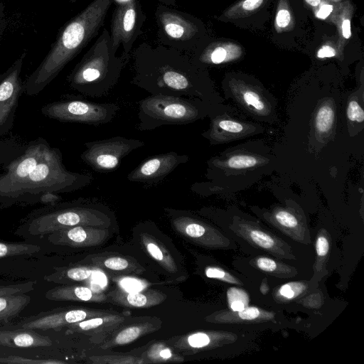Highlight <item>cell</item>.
Returning <instances> with one entry per match:
<instances>
[{"instance_id": "obj_32", "label": "cell", "mask_w": 364, "mask_h": 364, "mask_svg": "<svg viewBox=\"0 0 364 364\" xmlns=\"http://www.w3.org/2000/svg\"><path fill=\"white\" fill-rule=\"evenodd\" d=\"M257 159L251 156L239 155L230 158L227 164L232 168H244L252 167L257 164Z\"/></svg>"}, {"instance_id": "obj_9", "label": "cell", "mask_w": 364, "mask_h": 364, "mask_svg": "<svg viewBox=\"0 0 364 364\" xmlns=\"http://www.w3.org/2000/svg\"><path fill=\"white\" fill-rule=\"evenodd\" d=\"M109 36L113 50L117 53L122 46V56L129 62L134 43L143 33L142 26L146 21L139 0H114Z\"/></svg>"}, {"instance_id": "obj_21", "label": "cell", "mask_w": 364, "mask_h": 364, "mask_svg": "<svg viewBox=\"0 0 364 364\" xmlns=\"http://www.w3.org/2000/svg\"><path fill=\"white\" fill-rule=\"evenodd\" d=\"M160 327L161 325L159 323H153L151 322H144L129 326L119 331L114 336L102 344L101 347L107 349L114 346L130 343L144 335L157 331Z\"/></svg>"}, {"instance_id": "obj_4", "label": "cell", "mask_w": 364, "mask_h": 364, "mask_svg": "<svg viewBox=\"0 0 364 364\" xmlns=\"http://www.w3.org/2000/svg\"><path fill=\"white\" fill-rule=\"evenodd\" d=\"M116 53L112 49L109 33L104 28L68 75L69 86L91 97L107 95L117 83L128 63Z\"/></svg>"}, {"instance_id": "obj_44", "label": "cell", "mask_w": 364, "mask_h": 364, "mask_svg": "<svg viewBox=\"0 0 364 364\" xmlns=\"http://www.w3.org/2000/svg\"><path fill=\"white\" fill-rule=\"evenodd\" d=\"M291 16L289 12L286 9L280 10L276 17L277 25L280 28H285L290 22Z\"/></svg>"}, {"instance_id": "obj_30", "label": "cell", "mask_w": 364, "mask_h": 364, "mask_svg": "<svg viewBox=\"0 0 364 364\" xmlns=\"http://www.w3.org/2000/svg\"><path fill=\"white\" fill-rule=\"evenodd\" d=\"M92 363L101 364H136L144 363L143 358L130 355H103L90 357Z\"/></svg>"}, {"instance_id": "obj_53", "label": "cell", "mask_w": 364, "mask_h": 364, "mask_svg": "<svg viewBox=\"0 0 364 364\" xmlns=\"http://www.w3.org/2000/svg\"><path fill=\"white\" fill-rule=\"evenodd\" d=\"M333 1H338V0H333Z\"/></svg>"}, {"instance_id": "obj_50", "label": "cell", "mask_w": 364, "mask_h": 364, "mask_svg": "<svg viewBox=\"0 0 364 364\" xmlns=\"http://www.w3.org/2000/svg\"><path fill=\"white\" fill-rule=\"evenodd\" d=\"M342 33L345 38H349L351 36L350 22L348 19H346L342 23Z\"/></svg>"}, {"instance_id": "obj_41", "label": "cell", "mask_w": 364, "mask_h": 364, "mask_svg": "<svg viewBox=\"0 0 364 364\" xmlns=\"http://www.w3.org/2000/svg\"><path fill=\"white\" fill-rule=\"evenodd\" d=\"M260 312L256 307H246L243 310L238 311V316L240 318L245 320H252L259 316Z\"/></svg>"}, {"instance_id": "obj_51", "label": "cell", "mask_w": 364, "mask_h": 364, "mask_svg": "<svg viewBox=\"0 0 364 364\" xmlns=\"http://www.w3.org/2000/svg\"><path fill=\"white\" fill-rule=\"evenodd\" d=\"M305 1L312 6H317L321 2V0H305Z\"/></svg>"}, {"instance_id": "obj_24", "label": "cell", "mask_w": 364, "mask_h": 364, "mask_svg": "<svg viewBox=\"0 0 364 364\" xmlns=\"http://www.w3.org/2000/svg\"><path fill=\"white\" fill-rule=\"evenodd\" d=\"M26 146L27 143L18 136L0 139V168L20 156Z\"/></svg>"}, {"instance_id": "obj_43", "label": "cell", "mask_w": 364, "mask_h": 364, "mask_svg": "<svg viewBox=\"0 0 364 364\" xmlns=\"http://www.w3.org/2000/svg\"><path fill=\"white\" fill-rule=\"evenodd\" d=\"M316 253L318 256H325L329 250V243L323 236H319L316 243Z\"/></svg>"}, {"instance_id": "obj_18", "label": "cell", "mask_w": 364, "mask_h": 364, "mask_svg": "<svg viewBox=\"0 0 364 364\" xmlns=\"http://www.w3.org/2000/svg\"><path fill=\"white\" fill-rule=\"evenodd\" d=\"M46 298L53 301L108 302L107 294L84 286H60L50 289Z\"/></svg>"}, {"instance_id": "obj_25", "label": "cell", "mask_w": 364, "mask_h": 364, "mask_svg": "<svg viewBox=\"0 0 364 364\" xmlns=\"http://www.w3.org/2000/svg\"><path fill=\"white\" fill-rule=\"evenodd\" d=\"M92 274V270L84 266L67 267L60 269L47 279L60 284H69L74 282H80L88 279Z\"/></svg>"}, {"instance_id": "obj_29", "label": "cell", "mask_w": 364, "mask_h": 364, "mask_svg": "<svg viewBox=\"0 0 364 364\" xmlns=\"http://www.w3.org/2000/svg\"><path fill=\"white\" fill-rule=\"evenodd\" d=\"M334 120V112L328 105L319 108L316 117V127L320 132H327L332 127Z\"/></svg>"}, {"instance_id": "obj_1", "label": "cell", "mask_w": 364, "mask_h": 364, "mask_svg": "<svg viewBox=\"0 0 364 364\" xmlns=\"http://www.w3.org/2000/svg\"><path fill=\"white\" fill-rule=\"evenodd\" d=\"M132 84L151 95L207 100L211 92L206 73L191 56L161 44L144 42L132 50Z\"/></svg>"}, {"instance_id": "obj_39", "label": "cell", "mask_w": 364, "mask_h": 364, "mask_svg": "<svg viewBox=\"0 0 364 364\" xmlns=\"http://www.w3.org/2000/svg\"><path fill=\"white\" fill-rule=\"evenodd\" d=\"M243 99L247 105H252L257 110L261 111L264 109V103L255 92L251 91L245 92L243 94Z\"/></svg>"}, {"instance_id": "obj_46", "label": "cell", "mask_w": 364, "mask_h": 364, "mask_svg": "<svg viewBox=\"0 0 364 364\" xmlns=\"http://www.w3.org/2000/svg\"><path fill=\"white\" fill-rule=\"evenodd\" d=\"M333 11V6L330 4H324L316 12V16L321 19L327 18Z\"/></svg>"}, {"instance_id": "obj_22", "label": "cell", "mask_w": 364, "mask_h": 364, "mask_svg": "<svg viewBox=\"0 0 364 364\" xmlns=\"http://www.w3.org/2000/svg\"><path fill=\"white\" fill-rule=\"evenodd\" d=\"M140 240L148 254L166 271L170 273L178 271L173 258L163 244L148 233L141 234Z\"/></svg>"}, {"instance_id": "obj_2", "label": "cell", "mask_w": 364, "mask_h": 364, "mask_svg": "<svg viewBox=\"0 0 364 364\" xmlns=\"http://www.w3.org/2000/svg\"><path fill=\"white\" fill-rule=\"evenodd\" d=\"M114 0H93L58 31L50 49L24 82V93L36 95L99 34Z\"/></svg>"}, {"instance_id": "obj_28", "label": "cell", "mask_w": 364, "mask_h": 364, "mask_svg": "<svg viewBox=\"0 0 364 364\" xmlns=\"http://www.w3.org/2000/svg\"><path fill=\"white\" fill-rule=\"evenodd\" d=\"M227 296L228 304L234 311H240L248 305V296L242 289L235 287L230 288L227 292Z\"/></svg>"}, {"instance_id": "obj_26", "label": "cell", "mask_w": 364, "mask_h": 364, "mask_svg": "<svg viewBox=\"0 0 364 364\" xmlns=\"http://www.w3.org/2000/svg\"><path fill=\"white\" fill-rule=\"evenodd\" d=\"M143 356L145 357L146 363H166V362H181L183 359L174 354L169 348L162 343L152 345Z\"/></svg>"}, {"instance_id": "obj_42", "label": "cell", "mask_w": 364, "mask_h": 364, "mask_svg": "<svg viewBox=\"0 0 364 364\" xmlns=\"http://www.w3.org/2000/svg\"><path fill=\"white\" fill-rule=\"evenodd\" d=\"M295 289H296V286L294 283L287 284L281 287L279 293L287 299H291L295 297L300 292L299 290L295 291Z\"/></svg>"}, {"instance_id": "obj_10", "label": "cell", "mask_w": 364, "mask_h": 364, "mask_svg": "<svg viewBox=\"0 0 364 364\" xmlns=\"http://www.w3.org/2000/svg\"><path fill=\"white\" fill-rule=\"evenodd\" d=\"M81 159L93 170L106 173L117 168L122 159L135 149L145 146L137 139L113 136L85 143Z\"/></svg>"}, {"instance_id": "obj_40", "label": "cell", "mask_w": 364, "mask_h": 364, "mask_svg": "<svg viewBox=\"0 0 364 364\" xmlns=\"http://www.w3.org/2000/svg\"><path fill=\"white\" fill-rule=\"evenodd\" d=\"M258 267L265 272H273L277 268L276 262L267 257H260L257 260Z\"/></svg>"}, {"instance_id": "obj_17", "label": "cell", "mask_w": 364, "mask_h": 364, "mask_svg": "<svg viewBox=\"0 0 364 364\" xmlns=\"http://www.w3.org/2000/svg\"><path fill=\"white\" fill-rule=\"evenodd\" d=\"M107 296L109 302L129 308H149L164 302L167 298L165 293L155 289L136 291L116 289Z\"/></svg>"}, {"instance_id": "obj_38", "label": "cell", "mask_w": 364, "mask_h": 364, "mask_svg": "<svg viewBox=\"0 0 364 364\" xmlns=\"http://www.w3.org/2000/svg\"><path fill=\"white\" fill-rule=\"evenodd\" d=\"M122 289L127 291H141L144 289V284L138 279L133 278H125L119 282Z\"/></svg>"}, {"instance_id": "obj_23", "label": "cell", "mask_w": 364, "mask_h": 364, "mask_svg": "<svg viewBox=\"0 0 364 364\" xmlns=\"http://www.w3.org/2000/svg\"><path fill=\"white\" fill-rule=\"evenodd\" d=\"M30 301L31 297L24 293L0 296V322L7 321L18 315Z\"/></svg>"}, {"instance_id": "obj_52", "label": "cell", "mask_w": 364, "mask_h": 364, "mask_svg": "<svg viewBox=\"0 0 364 364\" xmlns=\"http://www.w3.org/2000/svg\"><path fill=\"white\" fill-rule=\"evenodd\" d=\"M78 0H69V1L70 3H75L76 1H77Z\"/></svg>"}, {"instance_id": "obj_14", "label": "cell", "mask_w": 364, "mask_h": 364, "mask_svg": "<svg viewBox=\"0 0 364 364\" xmlns=\"http://www.w3.org/2000/svg\"><path fill=\"white\" fill-rule=\"evenodd\" d=\"M108 236L107 228L80 225L55 231L48 240L55 245L87 247L101 245Z\"/></svg>"}, {"instance_id": "obj_34", "label": "cell", "mask_w": 364, "mask_h": 364, "mask_svg": "<svg viewBox=\"0 0 364 364\" xmlns=\"http://www.w3.org/2000/svg\"><path fill=\"white\" fill-rule=\"evenodd\" d=\"M33 282L21 284H12L9 286H0V296L14 294L25 293L33 289Z\"/></svg>"}, {"instance_id": "obj_8", "label": "cell", "mask_w": 364, "mask_h": 364, "mask_svg": "<svg viewBox=\"0 0 364 364\" xmlns=\"http://www.w3.org/2000/svg\"><path fill=\"white\" fill-rule=\"evenodd\" d=\"M119 110L116 103H97L77 98H64L41 108L45 117L64 122L100 125L110 122Z\"/></svg>"}, {"instance_id": "obj_47", "label": "cell", "mask_w": 364, "mask_h": 364, "mask_svg": "<svg viewBox=\"0 0 364 364\" xmlns=\"http://www.w3.org/2000/svg\"><path fill=\"white\" fill-rule=\"evenodd\" d=\"M336 55L335 50L328 46L322 47L317 53V56L320 58H331Z\"/></svg>"}, {"instance_id": "obj_12", "label": "cell", "mask_w": 364, "mask_h": 364, "mask_svg": "<svg viewBox=\"0 0 364 364\" xmlns=\"http://www.w3.org/2000/svg\"><path fill=\"white\" fill-rule=\"evenodd\" d=\"M50 147L43 137L31 140L20 156L1 168L4 171L0 174V199L36 168Z\"/></svg>"}, {"instance_id": "obj_45", "label": "cell", "mask_w": 364, "mask_h": 364, "mask_svg": "<svg viewBox=\"0 0 364 364\" xmlns=\"http://www.w3.org/2000/svg\"><path fill=\"white\" fill-rule=\"evenodd\" d=\"M61 197L58 193L47 192L41 195L38 203L52 205L58 203Z\"/></svg>"}, {"instance_id": "obj_13", "label": "cell", "mask_w": 364, "mask_h": 364, "mask_svg": "<svg viewBox=\"0 0 364 364\" xmlns=\"http://www.w3.org/2000/svg\"><path fill=\"white\" fill-rule=\"evenodd\" d=\"M188 155L171 151L152 156L134 168L127 176L129 181L154 184L161 181L179 165L187 163Z\"/></svg>"}, {"instance_id": "obj_7", "label": "cell", "mask_w": 364, "mask_h": 364, "mask_svg": "<svg viewBox=\"0 0 364 364\" xmlns=\"http://www.w3.org/2000/svg\"><path fill=\"white\" fill-rule=\"evenodd\" d=\"M154 18L159 44L183 53L194 50L201 45L204 28L196 17L159 3Z\"/></svg>"}, {"instance_id": "obj_20", "label": "cell", "mask_w": 364, "mask_h": 364, "mask_svg": "<svg viewBox=\"0 0 364 364\" xmlns=\"http://www.w3.org/2000/svg\"><path fill=\"white\" fill-rule=\"evenodd\" d=\"M89 261L96 267L124 274H140L144 271L138 262L124 256L100 254L91 255Z\"/></svg>"}, {"instance_id": "obj_35", "label": "cell", "mask_w": 364, "mask_h": 364, "mask_svg": "<svg viewBox=\"0 0 364 364\" xmlns=\"http://www.w3.org/2000/svg\"><path fill=\"white\" fill-rule=\"evenodd\" d=\"M348 118L350 121L363 122L364 120V111L360 105L354 100L349 102L347 109Z\"/></svg>"}, {"instance_id": "obj_19", "label": "cell", "mask_w": 364, "mask_h": 364, "mask_svg": "<svg viewBox=\"0 0 364 364\" xmlns=\"http://www.w3.org/2000/svg\"><path fill=\"white\" fill-rule=\"evenodd\" d=\"M0 344L16 348L48 346L51 341L33 330H14L0 331Z\"/></svg>"}, {"instance_id": "obj_5", "label": "cell", "mask_w": 364, "mask_h": 364, "mask_svg": "<svg viewBox=\"0 0 364 364\" xmlns=\"http://www.w3.org/2000/svg\"><path fill=\"white\" fill-rule=\"evenodd\" d=\"M111 224L112 216L105 209L99 205L76 200L56 203L33 211L24 227L29 234L41 235L80 225L108 228Z\"/></svg>"}, {"instance_id": "obj_31", "label": "cell", "mask_w": 364, "mask_h": 364, "mask_svg": "<svg viewBox=\"0 0 364 364\" xmlns=\"http://www.w3.org/2000/svg\"><path fill=\"white\" fill-rule=\"evenodd\" d=\"M243 129L240 123L229 119H214L211 129L208 132H213L220 130L231 133H239Z\"/></svg>"}, {"instance_id": "obj_3", "label": "cell", "mask_w": 364, "mask_h": 364, "mask_svg": "<svg viewBox=\"0 0 364 364\" xmlns=\"http://www.w3.org/2000/svg\"><path fill=\"white\" fill-rule=\"evenodd\" d=\"M90 174L68 171L58 148L50 147L36 168L0 199V204L36 203L42 194L70 193L90 185Z\"/></svg>"}, {"instance_id": "obj_36", "label": "cell", "mask_w": 364, "mask_h": 364, "mask_svg": "<svg viewBox=\"0 0 364 364\" xmlns=\"http://www.w3.org/2000/svg\"><path fill=\"white\" fill-rule=\"evenodd\" d=\"M205 273L209 278L218 279L230 283H236V281L230 274L218 267H208L205 269Z\"/></svg>"}, {"instance_id": "obj_49", "label": "cell", "mask_w": 364, "mask_h": 364, "mask_svg": "<svg viewBox=\"0 0 364 364\" xmlns=\"http://www.w3.org/2000/svg\"><path fill=\"white\" fill-rule=\"evenodd\" d=\"M6 21H5V14H4V5L0 1V43L1 37L5 28Z\"/></svg>"}, {"instance_id": "obj_11", "label": "cell", "mask_w": 364, "mask_h": 364, "mask_svg": "<svg viewBox=\"0 0 364 364\" xmlns=\"http://www.w3.org/2000/svg\"><path fill=\"white\" fill-rule=\"evenodd\" d=\"M26 55L23 52L11 65L0 75V136L13 128L19 98L24 93L21 73Z\"/></svg>"}, {"instance_id": "obj_27", "label": "cell", "mask_w": 364, "mask_h": 364, "mask_svg": "<svg viewBox=\"0 0 364 364\" xmlns=\"http://www.w3.org/2000/svg\"><path fill=\"white\" fill-rule=\"evenodd\" d=\"M40 250L39 246L31 244L0 242V257L31 254Z\"/></svg>"}, {"instance_id": "obj_37", "label": "cell", "mask_w": 364, "mask_h": 364, "mask_svg": "<svg viewBox=\"0 0 364 364\" xmlns=\"http://www.w3.org/2000/svg\"><path fill=\"white\" fill-rule=\"evenodd\" d=\"M275 218L282 225L287 228H294L298 225L296 218L291 213L281 210L276 213Z\"/></svg>"}, {"instance_id": "obj_33", "label": "cell", "mask_w": 364, "mask_h": 364, "mask_svg": "<svg viewBox=\"0 0 364 364\" xmlns=\"http://www.w3.org/2000/svg\"><path fill=\"white\" fill-rule=\"evenodd\" d=\"M250 235L252 241L262 248L269 249L274 245L273 238L260 230H251Z\"/></svg>"}, {"instance_id": "obj_6", "label": "cell", "mask_w": 364, "mask_h": 364, "mask_svg": "<svg viewBox=\"0 0 364 364\" xmlns=\"http://www.w3.org/2000/svg\"><path fill=\"white\" fill-rule=\"evenodd\" d=\"M207 114V104L200 99L151 95L139 102L137 128L149 131L165 125L187 124Z\"/></svg>"}, {"instance_id": "obj_48", "label": "cell", "mask_w": 364, "mask_h": 364, "mask_svg": "<svg viewBox=\"0 0 364 364\" xmlns=\"http://www.w3.org/2000/svg\"><path fill=\"white\" fill-rule=\"evenodd\" d=\"M263 0H245L242 4V8L247 11H252L258 8Z\"/></svg>"}, {"instance_id": "obj_16", "label": "cell", "mask_w": 364, "mask_h": 364, "mask_svg": "<svg viewBox=\"0 0 364 364\" xmlns=\"http://www.w3.org/2000/svg\"><path fill=\"white\" fill-rule=\"evenodd\" d=\"M125 320L122 314L111 312L72 323L67 326V333H81L90 336L92 342L98 343L116 331Z\"/></svg>"}, {"instance_id": "obj_15", "label": "cell", "mask_w": 364, "mask_h": 364, "mask_svg": "<svg viewBox=\"0 0 364 364\" xmlns=\"http://www.w3.org/2000/svg\"><path fill=\"white\" fill-rule=\"evenodd\" d=\"M111 312L112 311H109L89 309H70L57 313L48 314L23 323L18 324V326L23 329L28 330H58L62 327L68 326L72 323L92 317L107 314Z\"/></svg>"}]
</instances>
